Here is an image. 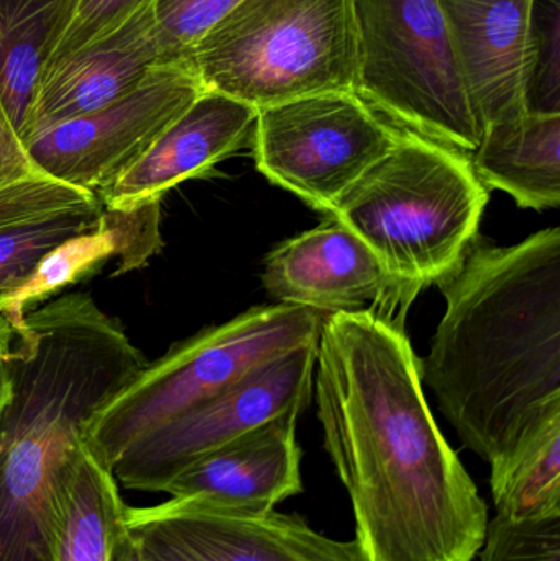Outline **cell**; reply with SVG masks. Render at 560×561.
<instances>
[{"instance_id":"obj_1","label":"cell","mask_w":560,"mask_h":561,"mask_svg":"<svg viewBox=\"0 0 560 561\" xmlns=\"http://www.w3.org/2000/svg\"><path fill=\"white\" fill-rule=\"evenodd\" d=\"M312 386L365 561L476 559L489 510L431 414L403 329L370 312L325 316Z\"/></svg>"},{"instance_id":"obj_2","label":"cell","mask_w":560,"mask_h":561,"mask_svg":"<svg viewBox=\"0 0 560 561\" xmlns=\"http://www.w3.org/2000/svg\"><path fill=\"white\" fill-rule=\"evenodd\" d=\"M437 286L446 313L421 363L460 440L492 463L560 405V230L512 247L477 237Z\"/></svg>"},{"instance_id":"obj_3","label":"cell","mask_w":560,"mask_h":561,"mask_svg":"<svg viewBox=\"0 0 560 561\" xmlns=\"http://www.w3.org/2000/svg\"><path fill=\"white\" fill-rule=\"evenodd\" d=\"M487 203L469 154L403 131L325 216L374 252L408 309L462 262Z\"/></svg>"},{"instance_id":"obj_4","label":"cell","mask_w":560,"mask_h":561,"mask_svg":"<svg viewBox=\"0 0 560 561\" xmlns=\"http://www.w3.org/2000/svg\"><path fill=\"white\" fill-rule=\"evenodd\" d=\"M184 61L207 92L255 111L354 91V0H242Z\"/></svg>"},{"instance_id":"obj_5","label":"cell","mask_w":560,"mask_h":561,"mask_svg":"<svg viewBox=\"0 0 560 561\" xmlns=\"http://www.w3.org/2000/svg\"><path fill=\"white\" fill-rule=\"evenodd\" d=\"M324 319L318 310L289 304L255 307L174 343L85 421L82 442L114 470L122 455L155 428L216 398L259 366L319 342Z\"/></svg>"},{"instance_id":"obj_6","label":"cell","mask_w":560,"mask_h":561,"mask_svg":"<svg viewBox=\"0 0 560 561\" xmlns=\"http://www.w3.org/2000/svg\"><path fill=\"white\" fill-rule=\"evenodd\" d=\"M355 94L400 130L473 153L483 127L439 0H354Z\"/></svg>"},{"instance_id":"obj_7","label":"cell","mask_w":560,"mask_h":561,"mask_svg":"<svg viewBox=\"0 0 560 561\" xmlns=\"http://www.w3.org/2000/svg\"><path fill=\"white\" fill-rule=\"evenodd\" d=\"M403 131L354 91L321 92L256 111L253 160L270 183L328 214Z\"/></svg>"},{"instance_id":"obj_8","label":"cell","mask_w":560,"mask_h":561,"mask_svg":"<svg viewBox=\"0 0 560 561\" xmlns=\"http://www.w3.org/2000/svg\"><path fill=\"white\" fill-rule=\"evenodd\" d=\"M206 92L184 59L155 66L124 98L26 138L53 180L101 196Z\"/></svg>"},{"instance_id":"obj_9","label":"cell","mask_w":560,"mask_h":561,"mask_svg":"<svg viewBox=\"0 0 560 561\" xmlns=\"http://www.w3.org/2000/svg\"><path fill=\"white\" fill-rule=\"evenodd\" d=\"M318 342L299 346L135 442L115 463L125 490L163 493L178 473L204 455L292 411H305L315 385Z\"/></svg>"},{"instance_id":"obj_10","label":"cell","mask_w":560,"mask_h":561,"mask_svg":"<svg viewBox=\"0 0 560 561\" xmlns=\"http://www.w3.org/2000/svg\"><path fill=\"white\" fill-rule=\"evenodd\" d=\"M124 520L145 561H365L355 540L331 539L298 514L170 497L127 506Z\"/></svg>"},{"instance_id":"obj_11","label":"cell","mask_w":560,"mask_h":561,"mask_svg":"<svg viewBox=\"0 0 560 561\" xmlns=\"http://www.w3.org/2000/svg\"><path fill=\"white\" fill-rule=\"evenodd\" d=\"M263 284L282 304L328 316L370 312L398 327L395 312L404 319L408 310L374 252L332 220L276 247Z\"/></svg>"},{"instance_id":"obj_12","label":"cell","mask_w":560,"mask_h":561,"mask_svg":"<svg viewBox=\"0 0 560 561\" xmlns=\"http://www.w3.org/2000/svg\"><path fill=\"white\" fill-rule=\"evenodd\" d=\"M157 2L148 0L104 35L43 65L23 125V141L124 98L155 66L163 65Z\"/></svg>"},{"instance_id":"obj_13","label":"cell","mask_w":560,"mask_h":561,"mask_svg":"<svg viewBox=\"0 0 560 561\" xmlns=\"http://www.w3.org/2000/svg\"><path fill=\"white\" fill-rule=\"evenodd\" d=\"M480 124L528 111L535 0H439Z\"/></svg>"},{"instance_id":"obj_14","label":"cell","mask_w":560,"mask_h":561,"mask_svg":"<svg viewBox=\"0 0 560 561\" xmlns=\"http://www.w3.org/2000/svg\"><path fill=\"white\" fill-rule=\"evenodd\" d=\"M302 411L292 409L184 468L163 493L220 506L270 513L302 493V451L296 425Z\"/></svg>"},{"instance_id":"obj_15","label":"cell","mask_w":560,"mask_h":561,"mask_svg":"<svg viewBox=\"0 0 560 561\" xmlns=\"http://www.w3.org/2000/svg\"><path fill=\"white\" fill-rule=\"evenodd\" d=\"M256 111L217 92H204L157 141L99 196L107 209L161 203L178 184L203 178L252 137Z\"/></svg>"},{"instance_id":"obj_16","label":"cell","mask_w":560,"mask_h":561,"mask_svg":"<svg viewBox=\"0 0 560 561\" xmlns=\"http://www.w3.org/2000/svg\"><path fill=\"white\" fill-rule=\"evenodd\" d=\"M161 249V203L134 209L102 207L92 229L69 237L46 253L32 275L0 299V313L16 333L30 307L94 275L104 263L117 260L112 276L127 275L145 268Z\"/></svg>"},{"instance_id":"obj_17","label":"cell","mask_w":560,"mask_h":561,"mask_svg":"<svg viewBox=\"0 0 560 561\" xmlns=\"http://www.w3.org/2000/svg\"><path fill=\"white\" fill-rule=\"evenodd\" d=\"M469 157L483 186L510 194L519 207H559L560 114L526 112L487 125Z\"/></svg>"},{"instance_id":"obj_18","label":"cell","mask_w":560,"mask_h":561,"mask_svg":"<svg viewBox=\"0 0 560 561\" xmlns=\"http://www.w3.org/2000/svg\"><path fill=\"white\" fill-rule=\"evenodd\" d=\"M125 510L114 471L81 442L53 483V561H108Z\"/></svg>"},{"instance_id":"obj_19","label":"cell","mask_w":560,"mask_h":561,"mask_svg":"<svg viewBox=\"0 0 560 561\" xmlns=\"http://www.w3.org/2000/svg\"><path fill=\"white\" fill-rule=\"evenodd\" d=\"M490 467L496 514L508 519L560 514V405Z\"/></svg>"},{"instance_id":"obj_20","label":"cell","mask_w":560,"mask_h":561,"mask_svg":"<svg viewBox=\"0 0 560 561\" xmlns=\"http://www.w3.org/2000/svg\"><path fill=\"white\" fill-rule=\"evenodd\" d=\"M101 210L94 194L39 170L0 99V232L49 217Z\"/></svg>"},{"instance_id":"obj_21","label":"cell","mask_w":560,"mask_h":561,"mask_svg":"<svg viewBox=\"0 0 560 561\" xmlns=\"http://www.w3.org/2000/svg\"><path fill=\"white\" fill-rule=\"evenodd\" d=\"M68 0H0V99L22 135Z\"/></svg>"},{"instance_id":"obj_22","label":"cell","mask_w":560,"mask_h":561,"mask_svg":"<svg viewBox=\"0 0 560 561\" xmlns=\"http://www.w3.org/2000/svg\"><path fill=\"white\" fill-rule=\"evenodd\" d=\"M99 214H65L0 232V299L32 275L46 253L92 229Z\"/></svg>"},{"instance_id":"obj_23","label":"cell","mask_w":560,"mask_h":561,"mask_svg":"<svg viewBox=\"0 0 560 561\" xmlns=\"http://www.w3.org/2000/svg\"><path fill=\"white\" fill-rule=\"evenodd\" d=\"M528 111L560 114V0H535Z\"/></svg>"},{"instance_id":"obj_24","label":"cell","mask_w":560,"mask_h":561,"mask_svg":"<svg viewBox=\"0 0 560 561\" xmlns=\"http://www.w3.org/2000/svg\"><path fill=\"white\" fill-rule=\"evenodd\" d=\"M480 550L482 561H560V514L532 519L495 514Z\"/></svg>"},{"instance_id":"obj_25","label":"cell","mask_w":560,"mask_h":561,"mask_svg":"<svg viewBox=\"0 0 560 561\" xmlns=\"http://www.w3.org/2000/svg\"><path fill=\"white\" fill-rule=\"evenodd\" d=\"M242 0H158L157 32L164 62L181 61Z\"/></svg>"},{"instance_id":"obj_26","label":"cell","mask_w":560,"mask_h":561,"mask_svg":"<svg viewBox=\"0 0 560 561\" xmlns=\"http://www.w3.org/2000/svg\"><path fill=\"white\" fill-rule=\"evenodd\" d=\"M145 2L148 0H68L46 61L76 51L85 43L104 35Z\"/></svg>"},{"instance_id":"obj_27","label":"cell","mask_w":560,"mask_h":561,"mask_svg":"<svg viewBox=\"0 0 560 561\" xmlns=\"http://www.w3.org/2000/svg\"><path fill=\"white\" fill-rule=\"evenodd\" d=\"M15 343V329L12 323L0 313V414L5 409L12 391V379H10L9 358Z\"/></svg>"},{"instance_id":"obj_28","label":"cell","mask_w":560,"mask_h":561,"mask_svg":"<svg viewBox=\"0 0 560 561\" xmlns=\"http://www.w3.org/2000/svg\"><path fill=\"white\" fill-rule=\"evenodd\" d=\"M108 561H145L140 542H138L137 536L128 529L125 520L124 526L115 537L114 543H112Z\"/></svg>"}]
</instances>
